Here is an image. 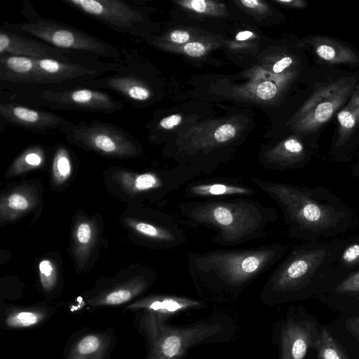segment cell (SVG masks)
Returning a JSON list of instances; mask_svg holds the SVG:
<instances>
[{
	"instance_id": "6da1fadb",
	"label": "cell",
	"mask_w": 359,
	"mask_h": 359,
	"mask_svg": "<svg viewBox=\"0 0 359 359\" xmlns=\"http://www.w3.org/2000/svg\"><path fill=\"white\" fill-rule=\"evenodd\" d=\"M280 208L292 239L311 242L332 238L358 224L354 210L325 187H309L250 178Z\"/></svg>"
},
{
	"instance_id": "7a4b0ae2",
	"label": "cell",
	"mask_w": 359,
	"mask_h": 359,
	"mask_svg": "<svg viewBox=\"0 0 359 359\" xmlns=\"http://www.w3.org/2000/svg\"><path fill=\"white\" fill-rule=\"evenodd\" d=\"M287 252V245L273 243L247 249L189 252L187 266L201 294L236 297Z\"/></svg>"
},
{
	"instance_id": "3957f363",
	"label": "cell",
	"mask_w": 359,
	"mask_h": 359,
	"mask_svg": "<svg viewBox=\"0 0 359 359\" xmlns=\"http://www.w3.org/2000/svg\"><path fill=\"white\" fill-rule=\"evenodd\" d=\"M121 65L85 53L68 61L0 55V87L8 95L64 90L115 72Z\"/></svg>"
},
{
	"instance_id": "277c9868",
	"label": "cell",
	"mask_w": 359,
	"mask_h": 359,
	"mask_svg": "<svg viewBox=\"0 0 359 359\" xmlns=\"http://www.w3.org/2000/svg\"><path fill=\"white\" fill-rule=\"evenodd\" d=\"M177 208L188 224L215 231L212 241L224 246L263 238L278 219L273 208L248 198L184 201Z\"/></svg>"
},
{
	"instance_id": "5b68a950",
	"label": "cell",
	"mask_w": 359,
	"mask_h": 359,
	"mask_svg": "<svg viewBox=\"0 0 359 359\" xmlns=\"http://www.w3.org/2000/svg\"><path fill=\"white\" fill-rule=\"evenodd\" d=\"M341 240L303 242L278 262L265 282L261 301L273 305L295 299L320 289L334 263Z\"/></svg>"
},
{
	"instance_id": "8992f818",
	"label": "cell",
	"mask_w": 359,
	"mask_h": 359,
	"mask_svg": "<svg viewBox=\"0 0 359 359\" xmlns=\"http://www.w3.org/2000/svg\"><path fill=\"white\" fill-rule=\"evenodd\" d=\"M167 320L148 311L135 313L134 326L146 345L144 359H182L190 348L228 341L234 332L232 320L222 314L184 326H172Z\"/></svg>"
},
{
	"instance_id": "52a82bcc",
	"label": "cell",
	"mask_w": 359,
	"mask_h": 359,
	"mask_svg": "<svg viewBox=\"0 0 359 359\" xmlns=\"http://www.w3.org/2000/svg\"><path fill=\"white\" fill-rule=\"evenodd\" d=\"M21 13L26 21L14 24L5 21L1 27L36 38L60 49L123 62L121 52L114 45L78 27L42 16L29 0L23 1Z\"/></svg>"
},
{
	"instance_id": "ba28073f",
	"label": "cell",
	"mask_w": 359,
	"mask_h": 359,
	"mask_svg": "<svg viewBox=\"0 0 359 359\" xmlns=\"http://www.w3.org/2000/svg\"><path fill=\"white\" fill-rule=\"evenodd\" d=\"M102 176L107 190L128 205L161 201L194 178L182 167L136 171L113 165L104 170Z\"/></svg>"
},
{
	"instance_id": "9c48e42d",
	"label": "cell",
	"mask_w": 359,
	"mask_h": 359,
	"mask_svg": "<svg viewBox=\"0 0 359 359\" xmlns=\"http://www.w3.org/2000/svg\"><path fill=\"white\" fill-rule=\"evenodd\" d=\"M60 133L69 144L107 158H133L140 156L142 151L140 144L132 134L107 122L71 121Z\"/></svg>"
},
{
	"instance_id": "30bf717a",
	"label": "cell",
	"mask_w": 359,
	"mask_h": 359,
	"mask_svg": "<svg viewBox=\"0 0 359 359\" xmlns=\"http://www.w3.org/2000/svg\"><path fill=\"white\" fill-rule=\"evenodd\" d=\"M119 222L130 239L144 247L168 250L186 241L184 230L170 215L147 207L145 203L128 205Z\"/></svg>"
},
{
	"instance_id": "8fae6325",
	"label": "cell",
	"mask_w": 359,
	"mask_h": 359,
	"mask_svg": "<svg viewBox=\"0 0 359 359\" xmlns=\"http://www.w3.org/2000/svg\"><path fill=\"white\" fill-rule=\"evenodd\" d=\"M156 272L146 266H131L109 278L98 280L82 299L88 313L126 306L144 296L153 285Z\"/></svg>"
},
{
	"instance_id": "7c38bea8",
	"label": "cell",
	"mask_w": 359,
	"mask_h": 359,
	"mask_svg": "<svg viewBox=\"0 0 359 359\" xmlns=\"http://www.w3.org/2000/svg\"><path fill=\"white\" fill-rule=\"evenodd\" d=\"M5 100L39 107H46L51 110L80 111L90 113L111 114L124 108L122 101L104 90L78 87L59 91H43L36 93L8 95Z\"/></svg>"
},
{
	"instance_id": "4fadbf2b",
	"label": "cell",
	"mask_w": 359,
	"mask_h": 359,
	"mask_svg": "<svg viewBox=\"0 0 359 359\" xmlns=\"http://www.w3.org/2000/svg\"><path fill=\"white\" fill-rule=\"evenodd\" d=\"M359 80L355 76H343L316 85L297 118V129L312 135L327 123L347 103Z\"/></svg>"
},
{
	"instance_id": "5bb4252c",
	"label": "cell",
	"mask_w": 359,
	"mask_h": 359,
	"mask_svg": "<svg viewBox=\"0 0 359 359\" xmlns=\"http://www.w3.org/2000/svg\"><path fill=\"white\" fill-rule=\"evenodd\" d=\"M62 3L109 29L126 35L145 33L144 11L126 0H62Z\"/></svg>"
},
{
	"instance_id": "9a60e30c",
	"label": "cell",
	"mask_w": 359,
	"mask_h": 359,
	"mask_svg": "<svg viewBox=\"0 0 359 359\" xmlns=\"http://www.w3.org/2000/svg\"><path fill=\"white\" fill-rule=\"evenodd\" d=\"M104 240L101 216H89L78 210L71 224L69 248L77 273H85L94 266Z\"/></svg>"
},
{
	"instance_id": "2e32d148",
	"label": "cell",
	"mask_w": 359,
	"mask_h": 359,
	"mask_svg": "<svg viewBox=\"0 0 359 359\" xmlns=\"http://www.w3.org/2000/svg\"><path fill=\"white\" fill-rule=\"evenodd\" d=\"M147 84L138 63L128 55L116 72L88 81L82 87L109 90L136 107L150 100L152 93Z\"/></svg>"
},
{
	"instance_id": "e0dca14e",
	"label": "cell",
	"mask_w": 359,
	"mask_h": 359,
	"mask_svg": "<svg viewBox=\"0 0 359 359\" xmlns=\"http://www.w3.org/2000/svg\"><path fill=\"white\" fill-rule=\"evenodd\" d=\"M337 128L327 159L334 163L353 161L359 148V82L337 116Z\"/></svg>"
},
{
	"instance_id": "ac0fdd59",
	"label": "cell",
	"mask_w": 359,
	"mask_h": 359,
	"mask_svg": "<svg viewBox=\"0 0 359 359\" xmlns=\"http://www.w3.org/2000/svg\"><path fill=\"white\" fill-rule=\"evenodd\" d=\"M0 121L34 133L60 131L71 121L58 114L15 101L1 99Z\"/></svg>"
},
{
	"instance_id": "d6986e66",
	"label": "cell",
	"mask_w": 359,
	"mask_h": 359,
	"mask_svg": "<svg viewBox=\"0 0 359 359\" xmlns=\"http://www.w3.org/2000/svg\"><path fill=\"white\" fill-rule=\"evenodd\" d=\"M118 342L113 326L104 329L83 327L67 339L63 359H110Z\"/></svg>"
},
{
	"instance_id": "ffe728a7",
	"label": "cell",
	"mask_w": 359,
	"mask_h": 359,
	"mask_svg": "<svg viewBox=\"0 0 359 359\" xmlns=\"http://www.w3.org/2000/svg\"><path fill=\"white\" fill-rule=\"evenodd\" d=\"M43 187L40 181H22L7 187L0 196V225L4 226L39 210Z\"/></svg>"
},
{
	"instance_id": "44dd1931",
	"label": "cell",
	"mask_w": 359,
	"mask_h": 359,
	"mask_svg": "<svg viewBox=\"0 0 359 359\" xmlns=\"http://www.w3.org/2000/svg\"><path fill=\"white\" fill-rule=\"evenodd\" d=\"M82 53L60 49L36 38L0 27V55L68 61Z\"/></svg>"
},
{
	"instance_id": "7402d4cb",
	"label": "cell",
	"mask_w": 359,
	"mask_h": 359,
	"mask_svg": "<svg viewBox=\"0 0 359 359\" xmlns=\"http://www.w3.org/2000/svg\"><path fill=\"white\" fill-rule=\"evenodd\" d=\"M62 304L45 300L31 304L1 303L0 327L2 330L39 328L46 323Z\"/></svg>"
},
{
	"instance_id": "603a6c76",
	"label": "cell",
	"mask_w": 359,
	"mask_h": 359,
	"mask_svg": "<svg viewBox=\"0 0 359 359\" xmlns=\"http://www.w3.org/2000/svg\"><path fill=\"white\" fill-rule=\"evenodd\" d=\"M319 337L314 322L287 318L280 330V359H305L309 348L316 347Z\"/></svg>"
},
{
	"instance_id": "cb8c5ba5",
	"label": "cell",
	"mask_w": 359,
	"mask_h": 359,
	"mask_svg": "<svg viewBox=\"0 0 359 359\" xmlns=\"http://www.w3.org/2000/svg\"><path fill=\"white\" fill-rule=\"evenodd\" d=\"M205 302L191 297L162 294L144 295L123 307L125 311H148L168 319L182 312L200 309Z\"/></svg>"
},
{
	"instance_id": "d4e9b609",
	"label": "cell",
	"mask_w": 359,
	"mask_h": 359,
	"mask_svg": "<svg viewBox=\"0 0 359 359\" xmlns=\"http://www.w3.org/2000/svg\"><path fill=\"white\" fill-rule=\"evenodd\" d=\"M316 147L306 144L301 139L291 137L283 141L264 156V165L273 170H286L304 167L314 158Z\"/></svg>"
},
{
	"instance_id": "484cf974",
	"label": "cell",
	"mask_w": 359,
	"mask_h": 359,
	"mask_svg": "<svg viewBox=\"0 0 359 359\" xmlns=\"http://www.w3.org/2000/svg\"><path fill=\"white\" fill-rule=\"evenodd\" d=\"M320 62L329 65H359V52L344 41L321 35H311L303 41Z\"/></svg>"
},
{
	"instance_id": "4316f807",
	"label": "cell",
	"mask_w": 359,
	"mask_h": 359,
	"mask_svg": "<svg viewBox=\"0 0 359 359\" xmlns=\"http://www.w3.org/2000/svg\"><path fill=\"white\" fill-rule=\"evenodd\" d=\"M187 197L215 199L226 197L249 198L256 194L250 187L233 180L221 179L197 182L184 189Z\"/></svg>"
},
{
	"instance_id": "83f0119b",
	"label": "cell",
	"mask_w": 359,
	"mask_h": 359,
	"mask_svg": "<svg viewBox=\"0 0 359 359\" xmlns=\"http://www.w3.org/2000/svg\"><path fill=\"white\" fill-rule=\"evenodd\" d=\"M38 285L46 300L56 302L64 288L62 266L56 255H46L38 264Z\"/></svg>"
},
{
	"instance_id": "f1b7e54d",
	"label": "cell",
	"mask_w": 359,
	"mask_h": 359,
	"mask_svg": "<svg viewBox=\"0 0 359 359\" xmlns=\"http://www.w3.org/2000/svg\"><path fill=\"white\" fill-rule=\"evenodd\" d=\"M48 159V149L41 144L27 147L10 164L5 177L12 178L44 167Z\"/></svg>"
},
{
	"instance_id": "f546056e",
	"label": "cell",
	"mask_w": 359,
	"mask_h": 359,
	"mask_svg": "<svg viewBox=\"0 0 359 359\" xmlns=\"http://www.w3.org/2000/svg\"><path fill=\"white\" fill-rule=\"evenodd\" d=\"M324 287H329L331 292L336 295L359 297V268L339 270L332 266L320 288Z\"/></svg>"
},
{
	"instance_id": "4dcf8cb0",
	"label": "cell",
	"mask_w": 359,
	"mask_h": 359,
	"mask_svg": "<svg viewBox=\"0 0 359 359\" xmlns=\"http://www.w3.org/2000/svg\"><path fill=\"white\" fill-rule=\"evenodd\" d=\"M74 173L73 156L64 144L55 147L51 161L50 180L55 190L67 186Z\"/></svg>"
},
{
	"instance_id": "1f68e13d",
	"label": "cell",
	"mask_w": 359,
	"mask_h": 359,
	"mask_svg": "<svg viewBox=\"0 0 359 359\" xmlns=\"http://www.w3.org/2000/svg\"><path fill=\"white\" fill-rule=\"evenodd\" d=\"M332 267L339 270L359 268V236L341 240V246Z\"/></svg>"
},
{
	"instance_id": "d6a6232c",
	"label": "cell",
	"mask_w": 359,
	"mask_h": 359,
	"mask_svg": "<svg viewBox=\"0 0 359 359\" xmlns=\"http://www.w3.org/2000/svg\"><path fill=\"white\" fill-rule=\"evenodd\" d=\"M315 348L318 351V359H348L325 327L322 330Z\"/></svg>"
},
{
	"instance_id": "836d02e7",
	"label": "cell",
	"mask_w": 359,
	"mask_h": 359,
	"mask_svg": "<svg viewBox=\"0 0 359 359\" xmlns=\"http://www.w3.org/2000/svg\"><path fill=\"white\" fill-rule=\"evenodd\" d=\"M236 135V129L231 124H224L219 126L215 131L214 137L219 143L228 142Z\"/></svg>"
},
{
	"instance_id": "e575fe53",
	"label": "cell",
	"mask_w": 359,
	"mask_h": 359,
	"mask_svg": "<svg viewBox=\"0 0 359 359\" xmlns=\"http://www.w3.org/2000/svg\"><path fill=\"white\" fill-rule=\"evenodd\" d=\"M256 93L259 98L270 100L276 95L277 87L272 82L266 81L258 85Z\"/></svg>"
},
{
	"instance_id": "d590c367",
	"label": "cell",
	"mask_w": 359,
	"mask_h": 359,
	"mask_svg": "<svg viewBox=\"0 0 359 359\" xmlns=\"http://www.w3.org/2000/svg\"><path fill=\"white\" fill-rule=\"evenodd\" d=\"M205 50V46L199 42L187 43L184 46L185 53L191 57H200L204 54Z\"/></svg>"
},
{
	"instance_id": "8d00e7d4",
	"label": "cell",
	"mask_w": 359,
	"mask_h": 359,
	"mask_svg": "<svg viewBox=\"0 0 359 359\" xmlns=\"http://www.w3.org/2000/svg\"><path fill=\"white\" fill-rule=\"evenodd\" d=\"M294 62L292 57L284 56L273 65V72L276 74L283 72L286 69H290Z\"/></svg>"
},
{
	"instance_id": "74e56055",
	"label": "cell",
	"mask_w": 359,
	"mask_h": 359,
	"mask_svg": "<svg viewBox=\"0 0 359 359\" xmlns=\"http://www.w3.org/2000/svg\"><path fill=\"white\" fill-rule=\"evenodd\" d=\"M182 119V118L180 115L172 114L161 119L158 124L162 128L169 130L179 125L181 123Z\"/></svg>"
},
{
	"instance_id": "f35d334b",
	"label": "cell",
	"mask_w": 359,
	"mask_h": 359,
	"mask_svg": "<svg viewBox=\"0 0 359 359\" xmlns=\"http://www.w3.org/2000/svg\"><path fill=\"white\" fill-rule=\"evenodd\" d=\"M189 34L184 30H175L170 34V40L177 43H183L189 39Z\"/></svg>"
},
{
	"instance_id": "ab89813d",
	"label": "cell",
	"mask_w": 359,
	"mask_h": 359,
	"mask_svg": "<svg viewBox=\"0 0 359 359\" xmlns=\"http://www.w3.org/2000/svg\"><path fill=\"white\" fill-rule=\"evenodd\" d=\"M346 327L359 340V316L348 318Z\"/></svg>"
},
{
	"instance_id": "60d3db41",
	"label": "cell",
	"mask_w": 359,
	"mask_h": 359,
	"mask_svg": "<svg viewBox=\"0 0 359 359\" xmlns=\"http://www.w3.org/2000/svg\"><path fill=\"white\" fill-rule=\"evenodd\" d=\"M187 6L196 12L203 13L207 8V2L203 0H192Z\"/></svg>"
},
{
	"instance_id": "b9f144b4",
	"label": "cell",
	"mask_w": 359,
	"mask_h": 359,
	"mask_svg": "<svg viewBox=\"0 0 359 359\" xmlns=\"http://www.w3.org/2000/svg\"><path fill=\"white\" fill-rule=\"evenodd\" d=\"M276 1L294 8H303L307 6V3L303 0H279Z\"/></svg>"
},
{
	"instance_id": "7bdbcfd3",
	"label": "cell",
	"mask_w": 359,
	"mask_h": 359,
	"mask_svg": "<svg viewBox=\"0 0 359 359\" xmlns=\"http://www.w3.org/2000/svg\"><path fill=\"white\" fill-rule=\"evenodd\" d=\"M350 173L353 177L359 178V158L351 165Z\"/></svg>"
},
{
	"instance_id": "ee69618b",
	"label": "cell",
	"mask_w": 359,
	"mask_h": 359,
	"mask_svg": "<svg viewBox=\"0 0 359 359\" xmlns=\"http://www.w3.org/2000/svg\"><path fill=\"white\" fill-rule=\"evenodd\" d=\"M253 35V33L250 31L240 32L236 36V39L238 41H244L250 38Z\"/></svg>"
},
{
	"instance_id": "f6af8a7d",
	"label": "cell",
	"mask_w": 359,
	"mask_h": 359,
	"mask_svg": "<svg viewBox=\"0 0 359 359\" xmlns=\"http://www.w3.org/2000/svg\"><path fill=\"white\" fill-rule=\"evenodd\" d=\"M241 2L246 7L250 8H255L258 7L260 4L257 0H242Z\"/></svg>"
}]
</instances>
